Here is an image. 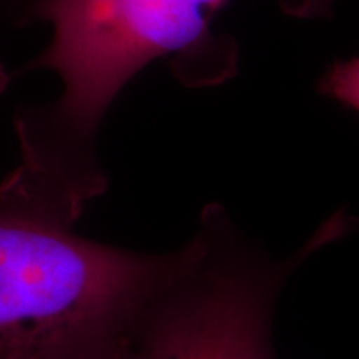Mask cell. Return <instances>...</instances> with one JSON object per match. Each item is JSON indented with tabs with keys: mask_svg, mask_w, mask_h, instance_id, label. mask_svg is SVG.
I'll use <instances>...</instances> for the list:
<instances>
[{
	"mask_svg": "<svg viewBox=\"0 0 359 359\" xmlns=\"http://www.w3.org/2000/svg\"><path fill=\"white\" fill-rule=\"evenodd\" d=\"M224 0H35L25 24L52 30L27 70H48L62 83L55 100L13 116L19 165L0 195L74 224L107 190L97 155L103 116L148 64L187 62L210 43V20Z\"/></svg>",
	"mask_w": 359,
	"mask_h": 359,
	"instance_id": "6da1fadb",
	"label": "cell"
},
{
	"mask_svg": "<svg viewBox=\"0 0 359 359\" xmlns=\"http://www.w3.org/2000/svg\"><path fill=\"white\" fill-rule=\"evenodd\" d=\"M178 250L137 253L0 196V354L125 359L127 336Z\"/></svg>",
	"mask_w": 359,
	"mask_h": 359,
	"instance_id": "7a4b0ae2",
	"label": "cell"
},
{
	"mask_svg": "<svg viewBox=\"0 0 359 359\" xmlns=\"http://www.w3.org/2000/svg\"><path fill=\"white\" fill-rule=\"evenodd\" d=\"M296 259L264 258L219 206H208L138 309L125 359H276L273 313Z\"/></svg>",
	"mask_w": 359,
	"mask_h": 359,
	"instance_id": "3957f363",
	"label": "cell"
},
{
	"mask_svg": "<svg viewBox=\"0 0 359 359\" xmlns=\"http://www.w3.org/2000/svg\"><path fill=\"white\" fill-rule=\"evenodd\" d=\"M321 90L343 105L359 111V57L331 67L323 77Z\"/></svg>",
	"mask_w": 359,
	"mask_h": 359,
	"instance_id": "277c9868",
	"label": "cell"
},
{
	"mask_svg": "<svg viewBox=\"0 0 359 359\" xmlns=\"http://www.w3.org/2000/svg\"><path fill=\"white\" fill-rule=\"evenodd\" d=\"M35 0H0V7L7 12L8 19H13L17 25H25L27 12Z\"/></svg>",
	"mask_w": 359,
	"mask_h": 359,
	"instance_id": "5b68a950",
	"label": "cell"
},
{
	"mask_svg": "<svg viewBox=\"0 0 359 359\" xmlns=\"http://www.w3.org/2000/svg\"><path fill=\"white\" fill-rule=\"evenodd\" d=\"M11 82H12V75L8 74L6 64H4L2 57H0V97L6 93V90L8 88Z\"/></svg>",
	"mask_w": 359,
	"mask_h": 359,
	"instance_id": "8992f818",
	"label": "cell"
},
{
	"mask_svg": "<svg viewBox=\"0 0 359 359\" xmlns=\"http://www.w3.org/2000/svg\"><path fill=\"white\" fill-rule=\"evenodd\" d=\"M0 359H24V358H13V356H2V354H0Z\"/></svg>",
	"mask_w": 359,
	"mask_h": 359,
	"instance_id": "52a82bcc",
	"label": "cell"
}]
</instances>
